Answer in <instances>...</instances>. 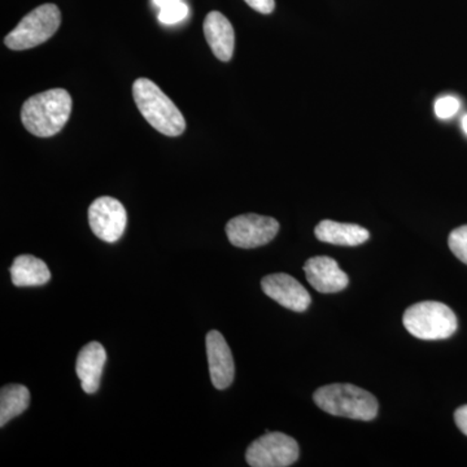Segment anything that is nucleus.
I'll return each mask as SVG.
<instances>
[{
  "mask_svg": "<svg viewBox=\"0 0 467 467\" xmlns=\"http://www.w3.org/2000/svg\"><path fill=\"white\" fill-rule=\"evenodd\" d=\"M72 104V97L64 88H52L33 95L24 103L21 121L36 137H54L63 130L69 119Z\"/></svg>",
  "mask_w": 467,
  "mask_h": 467,
  "instance_id": "f257e3e1",
  "label": "nucleus"
},
{
  "mask_svg": "<svg viewBox=\"0 0 467 467\" xmlns=\"http://www.w3.org/2000/svg\"><path fill=\"white\" fill-rule=\"evenodd\" d=\"M133 97L140 112L159 133L167 137L184 133L186 121L182 113L155 82L138 78L133 85Z\"/></svg>",
  "mask_w": 467,
  "mask_h": 467,
  "instance_id": "f03ea898",
  "label": "nucleus"
},
{
  "mask_svg": "<svg viewBox=\"0 0 467 467\" xmlns=\"http://www.w3.org/2000/svg\"><path fill=\"white\" fill-rule=\"evenodd\" d=\"M316 405L331 416L373 420L379 404L373 393L353 384H328L315 392Z\"/></svg>",
  "mask_w": 467,
  "mask_h": 467,
  "instance_id": "7ed1b4c3",
  "label": "nucleus"
},
{
  "mask_svg": "<svg viewBox=\"0 0 467 467\" xmlns=\"http://www.w3.org/2000/svg\"><path fill=\"white\" fill-rule=\"evenodd\" d=\"M402 322L409 334L422 340L448 339L459 326L453 310L438 301H422L409 306Z\"/></svg>",
  "mask_w": 467,
  "mask_h": 467,
  "instance_id": "20e7f679",
  "label": "nucleus"
},
{
  "mask_svg": "<svg viewBox=\"0 0 467 467\" xmlns=\"http://www.w3.org/2000/svg\"><path fill=\"white\" fill-rule=\"evenodd\" d=\"M60 24V9L57 5L47 3L33 9L18 23V26L5 36V46L14 51L30 50L47 42L57 32Z\"/></svg>",
  "mask_w": 467,
  "mask_h": 467,
  "instance_id": "39448f33",
  "label": "nucleus"
},
{
  "mask_svg": "<svg viewBox=\"0 0 467 467\" xmlns=\"http://www.w3.org/2000/svg\"><path fill=\"white\" fill-rule=\"evenodd\" d=\"M299 444L282 432H266L252 441L245 460L252 467H287L299 459Z\"/></svg>",
  "mask_w": 467,
  "mask_h": 467,
  "instance_id": "423d86ee",
  "label": "nucleus"
},
{
  "mask_svg": "<svg viewBox=\"0 0 467 467\" xmlns=\"http://www.w3.org/2000/svg\"><path fill=\"white\" fill-rule=\"evenodd\" d=\"M278 232V221L254 213L234 217L226 225L229 242L235 247L245 250L267 244L275 238Z\"/></svg>",
  "mask_w": 467,
  "mask_h": 467,
  "instance_id": "0eeeda50",
  "label": "nucleus"
},
{
  "mask_svg": "<svg viewBox=\"0 0 467 467\" xmlns=\"http://www.w3.org/2000/svg\"><path fill=\"white\" fill-rule=\"evenodd\" d=\"M92 233L103 242L115 243L124 235L128 213L122 202L110 196H101L88 208Z\"/></svg>",
  "mask_w": 467,
  "mask_h": 467,
  "instance_id": "6e6552de",
  "label": "nucleus"
},
{
  "mask_svg": "<svg viewBox=\"0 0 467 467\" xmlns=\"http://www.w3.org/2000/svg\"><path fill=\"white\" fill-rule=\"evenodd\" d=\"M261 288L266 296L281 304L285 308L294 312H306L309 308L312 299L309 292L294 276L285 273H276L264 276Z\"/></svg>",
  "mask_w": 467,
  "mask_h": 467,
  "instance_id": "1a4fd4ad",
  "label": "nucleus"
},
{
  "mask_svg": "<svg viewBox=\"0 0 467 467\" xmlns=\"http://www.w3.org/2000/svg\"><path fill=\"white\" fill-rule=\"evenodd\" d=\"M205 347H207L212 384L217 389H225L233 383L235 377L232 349L223 335L217 330L209 331L205 337Z\"/></svg>",
  "mask_w": 467,
  "mask_h": 467,
  "instance_id": "9d476101",
  "label": "nucleus"
},
{
  "mask_svg": "<svg viewBox=\"0 0 467 467\" xmlns=\"http://www.w3.org/2000/svg\"><path fill=\"white\" fill-rule=\"evenodd\" d=\"M306 281L321 294H337L349 284L348 275L340 269L339 264L328 256H316L304 265Z\"/></svg>",
  "mask_w": 467,
  "mask_h": 467,
  "instance_id": "9b49d317",
  "label": "nucleus"
},
{
  "mask_svg": "<svg viewBox=\"0 0 467 467\" xmlns=\"http://www.w3.org/2000/svg\"><path fill=\"white\" fill-rule=\"evenodd\" d=\"M204 36L209 47L218 60H232L235 48V32L232 23L221 12H209L204 21Z\"/></svg>",
  "mask_w": 467,
  "mask_h": 467,
  "instance_id": "f8f14e48",
  "label": "nucleus"
},
{
  "mask_svg": "<svg viewBox=\"0 0 467 467\" xmlns=\"http://www.w3.org/2000/svg\"><path fill=\"white\" fill-rule=\"evenodd\" d=\"M107 362V352L100 343L91 342L78 353L76 373L81 380L82 389L88 395L99 389L101 373Z\"/></svg>",
  "mask_w": 467,
  "mask_h": 467,
  "instance_id": "ddd939ff",
  "label": "nucleus"
},
{
  "mask_svg": "<svg viewBox=\"0 0 467 467\" xmlns=\"http://www.w3.org/2000/svg\"><path fill=\"white\" fill-rule=\"evenodd\" d=\"M315 234L318 241L347 247L364 244L370 238V233L365 227L355 223H335L331 220L321 221L316 227Z\"/></svg>",
  "mask_w": 467,
  "mask_h": 467,
  "instance_id": "4468645a",
  "label": "nucleus"
},
{
  "mask_svg": "<svg viewBox=\"0 0 467 467\" xmlns=\"http://www.w3.org/2000/svg\"><path fill=\"white\" fill-rule=\"evenodd\" d=\"M12 284L16 287H36L47 284L51 272L45 261L32 254H21L15 259L11 269Z\"/></svg>",
  "mask_w": 467,
  "mask_h": 467,
  "instance_id": "2eb2a0df",
  "label": "nucleus"
},
{
  "mask_svg": "<svg viewBox=\"0 0 467 467\" xmlns=\"http://www.w3.org/2000/svg\"><path fill=\"white\" fill-rule=\"evenodd\" d=\"M30 404V392L21 384H8L0 391V426L23 414Z\"/></svg>",
  "mask_w": 467,
  "mask_h": 467,
  "instance_id": "dca6fc26",
  "label": "nucleus"
},
{
  "mask_svg": "<svg viewBox=\"0 0 467 467\" xmlns=\"http://www.w3.org/2000/svg\"><path fill=\"white\" fill-rule=\"evenodd\" d=\"M448 244L454 256L467 265V225L453 230L448 238Z\"/></svg>",
  "mask_w": 467,
  "mask_h": 467,
  "instance_id": "f3484780",
  "label": "nucleus"
},
{
  "mask_svg": "<svg viewBox=\"0 0 467 467\" xmlns=\"http://www.w3.org/2000/svg\"><path fill=\"white\" fill-rule=\"evenodd\" d=\"M189 16V7L183 2L175 3L171 7L160 9L159 21L164 26H175Z\"/></svg>",
  "mask_w": 467,
  "mask_h": 467,
  "instance_id": "a211bd4d",
  "label": "nucleus"
},
{
  "mask_svg": "<svg viewBox=\"0 0 467 467\" xmlns=\"http://www.w3.org/2000/svg\"><path fill=\"white\" fill-rule=\"evenodd\" d=\"M461 107L460 100L454 97H441L436 100L435 113L439 119H447L459 112Z\"/></svg>",
  "mask_w": 467,
  "mask_h": 467,
  "instance_id": "6ab92c4d",
  "label": "nucleus"
},
{
  "mask_svg": "<svg viewBox=\"0 0 467 467\" xmlns=\"http://www.w3.org/2000/svg\"><path fill=\"white\" fill-rule=\"evenodd\" d=\"M248 5L254 11L260 12L263 15H269L275 11V0H244Z\"/></svg>",
  "mask_w": 467,
  "mask_h": 467,
  "instance_id": "aec40b11",
  "label": "nucleus"
},
{
  "mask_svg": "<svg viewBox=\"0 0 467 467\" xmlns=\"http://www.w3.org/2000/svg\"><path fill=\"white\" fill-rule=\"evenodd\" d=\"M454 420L463 435L467 436V405L457 409L454 413Z\"/></svg>",
  "mask_w": 467,
  "mask_h": 467,
  "instance_id": "412c9836",
  "label": "nucleus"
},
{
  "mask_svg": "<svg viewBox=\"0 0 467 467\" xmlns=\"http://www.w3.org/2000/svg\"><path fill=\"white\" fill-rule=\"evenodd\" d=\"M153 5H156L159 9L171 7V5H175V3L182 2V0H152Z\"/></svg>",
  "mask_w": 467,
  "mask_h": 467,
  "instance_id": "4be33fe9",
  "label": "nucleus"
},
{
  "mask_svg": "<svg viewBox=\"0 0 467 467\" xmlns=\"http://www.w3.org/2000/svg\"><path fill=\"white\" fill-rule=\"evenodd\" d=\"M462 129L463 131H465V134L467 135V115L462 119Z\"/></svg>",
  "mask_w": 467,
  "mask_h": 467,
  "instance_id": "5701e85b",
  "label": "nucleus"
}]
</instances>
